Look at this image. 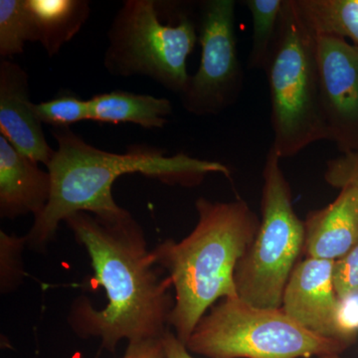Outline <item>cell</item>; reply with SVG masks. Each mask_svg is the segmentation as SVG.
<instances>
[{"mask_svg": "<svg viewBox=\"0 0 358 358\" xmlns=\"http://www.w3.org/2000/svg\"><path fill=\"white\" fill-rule=\"evenodd\" d=\"M331 203L310 211L303 252L308 258L338 261L358 244V188L345 186Z\"/></svg>", "mask_w": 358, "mask_h": 358, "instance_id": "obj_13", "label": "cell"}, {"mask_svg": "<svg viewBox=\"0 0 358 358\" xmlns=\"http://www.w3.org/2000/svg\"><path fill=\"white\" fill-rule=\"evenodd\" d=\"M26 42H35V37L25 0H0V56L22 54Z\"/></svg>", "mask_w": 358, "mask_h": 358, "instance_id": "obj_18", "label": "cell"}, {"mask_svg": "<svg viewBox=\"0 0 358 358\" xmlns=\"http://www.w3.org/2000/svg\"><path fill=\"white\" fill-rule=\"evenodd\" d=\"M317 40L327 141L341 154L358 152V46L334 37Z\"/></svg>", "mask_w": 358, "mask_h": 358, "instance_id": "obj_9", "label": "cell"}, {"mask_svg": "<svg viewBox=\"0 0 358 358\" xmlns=\"http://www.w3.org/2000/svg\"><path fill=\"white\" fill-rule=\"evenodd\" d=\"M197 41L189 16H179L176 25L162 24L159 2L127 0L108 31L103 65L113 76L150 78L180 96L189 81L186 63Z\"/></svg>", "mask_w": 358, "mask_h": 358, "instance_id": "obj_7", "label": "cell"}, {"mask_svg": "<svg viewBox=\"0 0 358 358\" xmlns=\"http://www.w3.org/2000/svg\"><path fill=\"white\" fill-rule=\"evenodd\" d=\"M296 3L315 36L350 39L358 46V0H296Z\"/></svg>", "mask_w": 358, "mask_h": 358, "instance_id": "obj_16", "label": "cell"}, {"mask_svg": "<svg viewBox=\"0 0 358 358\" xmlns=\"http://www.w3.org/2000/svg\"><path fill=\"white\" fill-rule=\"evenodd\" d=\"M272 147L263 169L259 229L235 270L238 298L257 308H280L305 246V222L294 209L292 190Z\"/></svg>", "mask_w": 358, "mask_h": 358, "instance_id": "obj_6", "label": "cell"}, {"mask_svg": "<svg viewBox=\"0 0 358 358\" xmlns=\"http://www.w3.org/2000/svg\"><path fill=\"white\" fill-rule=\"evenodd\" d=\"M324 178L327 185L338 189L350 185L358 188V152L329 160Z\"/></svg>", "mask_w": 358, "mask_h": 358, "instance_id": "obj_21", "label": "cell"}, {"mask_svg": "<svg viewBox=\"0 0 358 358\" xmlns=\"http://www.w3.org/2000/svg\"><path fill=\"white\" fill-rule=\"evenodd\" d=\"M121 358H164L162 338L129 343L128 348Z\"/></svg>", "mask_w": 358, "mask_h": 358, "instance_id": "obj_23", "label": "cell"}, {"mask_svg": "<svg viewBox=\"0 0 358 358\" xmlns=\"http://www.w3.org/2000/svg\"><path fill=\"white\" fill-rule=\"evenodd\" d=\"M49 171L20 154L0 136V216L13 219L41 215L51 195Z\"/></svg>", "mask_w": 358, "mask_h": 358, "instance_id": "obj_12", "label": "cell"}, {"mask_svg": "<svg viewBox=\"0 0 358 358\" xmlns=\"http://www.w3.org/2000/svg\"><path fill=\"white\" fill-rule=\"evenodd\" d=\"M234 0H206L200 4L199 70L180 95L183 108L197 117L216 115L234 105L243 89L238 57Z\"/></svg>", "mask_w": 358, "mask_h": 358, "instance_id": "obj_8", "label": "cell"}, {"mask_svg": "<svg viewBox=\"0 0 358 358\" xmlns=\"http://www.w3.org/2000/svg\"><path fill=\"white\" fill-rule=\"evenodd\" d=\"M271 99V145L288 159L327 141L322 110L317 36L301 17L296 0H284L274 48L265 69Z\"/></svg>", "mask_w": 358, "mask_h": 358, "instance_id": "obj_4", "label": "cell"}, {"mask_svg": "<svg viewBox=\"0 0 358 358\" xmlns=\"http://www.w3.org/2000/svg\"><path fill=\"white\" fill-rule=\"evenodd\" d=\"M26 237L0 232V288L2 294L17 288L24 277L22 253Z\"/></svg>", "mask_w": 358, "mask_h": 358, "instance_id": "obj_20", "label": "cell"}, {"mask_svg": "<svg viewBox=\"0 0 358 358\" xmlns=\"http://www.w3.org/2000/svg\"><path fill=\"white\" fill-rule=\"evenodd\" d=\"M52 134L57 150L47 166L52 181L50 199L25 235L27 247L36 252H43L60 223L74 214L85 212L105 221L129 215L112 193L115 180L124 174L141 173L183 187L200 185L209 174L231 176L225 164L183 152L169 157L162 148L134 145L124 154H115L89 145L71 129H53Z\"/></svg>", "mask_w": 358, "mask_h": 358, "instance_id": "obj_2", "label": "cell"}, {"mask_svg": "<svg viewBox=\"0 0 358 358\" xmlns=\"http://www.w3.org/2000/svg\"><path fill=\"white\" fill-rule=\"evenodd\" d=\"M31 18L35 42H39L49 57L80 32L91 14L87 0H25Z\"/></svg>", "mask_w": 358, "mask_h": 358, "instance_id": "obj_14", "label": "cell"}, {"mask_svg": "<svg viewBox=\"0 0 358 358\" xmlns=\"http://www.w3.org/2000/svg\"><path fill=\"white\" fill-rule=\"evenodd\" d=\"M78 243L86 249L93 281L107 294V306L96 310L86 296L73 303L71 329L81 338L101 339V348L115 352L129 343L162 338L174 308L173 282L155 262L145 233L129 213L105 221L80 212L65 220Z\"/></svg>", "mask_w": 358, "mask_h": 358, "instance_id": "obj_1", "label": "cell"}, {"mask_svg": "<svg viewBox=\"0 0 358 358\" xmlns=\"http://www.w3.org/2000/svg\"><path fill=\"white\" fill-rule=\"evenodd\" d=\"M90 121L102 124H134L143 129H162L173 113L166 98L115 91L89 99Z\"/></svg>", "mask_w": 358, "mask_h": 358, "instance_id": "obj_15", "label": "cell"}, {"mask_svg": "<svg viewBox=\"0 0 358 358\" xmlns=\"http://www.w3.org/2000/svg\"><path fill=\"white\" fill-rule=\"evenodd\" d=\"M334 287L341 300L358 296V244L334 264Z\"/></svg>", "mask_w": 358, "mask_h": 358, "instance_id": "obj_22", "label": "cell"}, {"mask_svg": "<svg viewBox=\"0 0 358 358\" xmlns=\"http://www.w3.org/2000/svg\"><path fill=\"white\" fill-rule=\"evenodd\" d=\"M185 346L207 358H320L339 355L350 345L312 333L282 308H257L236 296L212 307Z\"/></svg>", "mask_w": 358, "mask_h": 358, "instance_id": "obj_5", "label": "cell"}, {"mask_svg": "<svg viewBox=\"0 0 358 358\" xmlns=\"http://www.w3.org/2000/svg\"><path fill=\"white\" fill-rule=\"evenodd\" d=\"M199 221L181 241L167 239L152 249L155 262L173 282L174 308L169 319L186 343L216 301L236 298L235 270L260 225L244 200L195 202Z\"/></svg>", "mask_w": 358, "mask_h": 358, "instance_id": "obj_3", "label": "cell"}, {"mask_svg": "<svg viewBox=\"0 0 358 358\" xmlns=\"http://www.w3.org/2000/svg\"><path fill=\"white\" fill-rule=\"evenodd\" d=\"M33 110L42 124L53 129H70L72 124L90 120L89 100L66 93L39 103H33Z\"/></svg>", "mask_w": 358, "mask_h": 358, "instance_id": "obj_19", "label": "cell"}, {"mask_svg": "<svg viewBox=\"0 0 358 358\" xmlns=\"http://www.w3.org/2000/svg\"><path fill=\"white\" fill-rule=\"evenodd\" d=\"M252 18V40L248 67L264 70L274 48L284 0H245Z\"/></svg>", "mask_w": 358, "mask_h": 358, "instance_id": "obj_17", "label": "cell"}, {"mask_svg": "<svg viewBox=\"0 0 358 358\" xmlns=\"http://www.w3.org/2000/svg\"><path fill=\"white\" fill-rule=\"evenodd\" d=\"M30 100L29 76L8 59L0 61V134L33 162L50 164L55 150L47 143Z\"/></svg>", "mask_w": 358, "mask_h": 358, "instance_id": "obj_11", "label": "cell"}, {"mask_svg": "<svg viewBox=\"0 0 358 358\" xmlns=\"http://www.w3.org/2000/svg\"><path fill=\"white\" fill-rule=\"evenodd\" d=\"M162 343L164 348V358H194L192 353L188 352L185 343H181L176 334L167 331L162 336ZM320 358H341L339 355H331Z\"/></svg>", "mask_w": 358, "mask_h": 358, "instance_id": "obj_24", "label": "cell"}, {"mask_svg": "<svg viewBox=\"0 0 358 358\" xmlns=\"http://www.w3.org/2000/svg\"><path fill=\"white\" fill-rule=\"evenodd\" d=\"M336 261L307 258L296 264L282 294V310L301 327L352 345L341 329V301L334 287Z\"/></svg>", "mask_w": 358, "mask_h": 358, "instance_id": "obj_10", "label": "cell"}]
</instances>
